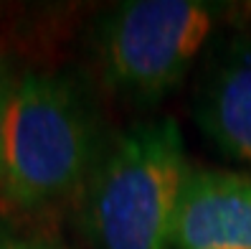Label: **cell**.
Returning a JSON list of instances; mask_svg holds the SVG:
<instances>
[{
  "label": "cell",
  "instance_id": "obj_6",
  "mask_svg": "<svg viewBox=\"0 0 251 249\" xmlns=\"http://www.w3.org/2000/svg\"><path fill=\"white\" fill-rule=\"evenodd\" d=\"M8 92L3 82V71H0V175H3V163H5V120H8Z\"/></svg>",
  "mask_w": 251,
  "mask_h": 249
},
{
  "label": "cell",
  "instance_id": "obj_5",
  "mask_svg": "<svg viewBox=\"0 0 251 249\" xmlns=\"http://www.w3.org/2000/svg\"><path fill=\"white\" fill-rule=\"evenodd\" d=\"M196 117L224 153L251 163V36L221 49L198 92Z\"/></svg>",
  "mask_w": 251,
  "mask_h": 249
},
{
  "label": "cell",
  "instance_id": "obj_4",
  "mask_svg": "<svg viewBox=\"0 0 251 249\" xmlns=\"http://www.w3.org/2000/svg\"><path fill=\"white\" fill-rule=\"evenodd\" d=\"M175 249H251V175L193 170L173 226Z\"/></svg>",
  "mask_w": 251,
  "mask_h": 249
},
{
  "label": "cell",
  "instance_id": "obj_1",
  "mask_svg": "<svg viewBox=\"0 0 251 249\" xmlns=\"http://www.w3.org/2000/svg\"><path fill=\"white\" fill-rule=\"evenodd\" d=\"M188 163L175 120L140 122L112 142L86 188L97 249H173Z\"/></svg>",
  "mask_w": 251,
  "mask_h": 249
},
{
  "label": "cell",
  "instance_id": "obj_2",
  "mask_svg": "<svg viewBox=\"0 0 251 249\" xmlns=\"http://www.w3.org/2000/svg\"><path fill=\"white\" fill-rule=\"evenodd\" d=\"M92 155V122L74 86L61 77L25 74L8 102V196L25 209L64 198L89 173Z\"/></svg>",
  "mask_w": 251,
  "mask_h": 249
},
{
  "label": "cell",
  "instance_id": "obj_7",
  "mask_svg": "<svg viewBox=\"0 0 251 249\" xmlns=\"http://www.w3.org/2000/svg\"><path fill=\"white\" fill-rule=\"evenodd\" d=\"M0 249H51L38 242H13V239H0Z\"/></svg>",
  "mask_w": 251,
  "mask_h": 249
},
{
  "label": "cell",
  "instance_id": "obj_3",
  "mask_svg": "<svg viewBox=\"0 0 251 249\" xmlns=\"http://www.w3.org/2000/svg\"><path fill=\"white\" fill-rule=\"evenodd\" d=\"M213 18V8L198 0L122 3L99 31L107 82L140 102L160 99L196 61Z\"/></svg>",
  "mask_w": 251,
  "mask_h": 249
}]
</instances>
